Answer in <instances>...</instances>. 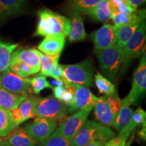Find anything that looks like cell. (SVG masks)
I'll return each mask as SVG.
<instances>
[{
	"instance_id": "obj_1",
	"label": "cell",
	"mask_w": 146,
	"mask_h": 146,
	"mask_svg": "<svg viewBox=\"0 0 146 146\" xmlns=\"http://www.w3.org/2000/svg\"><path fill=\"white\" fill-rule=\"evenodd\" d=\"M39 17L35 36H56L65 38L70 31V21L64 16L47 9L37 12Z\"/></svg>"
},
{
	"instance_id": "obj_2",
	"label": "cell",
	"mask_w": 146,
	"mask_h": 146,
	"mask_svg": "<svg viewBox=\"0 0 146 146\" xmlns=\"http://www.w3.org/2000/svg\"><path fill=\"white\" fill-rule=\"evenodd\" d=\"M114 137L115 133L109 127L87 120L71 140V146H85L95 141L104 143Z\"/></svg>"
},
{
	"instance_id": "obj_3",
	"label": "cell",
	"mask_w": 146,
	"mask_h": 146,
	"mask_svg": "<svg viewBox=\"0 0 146 146\" xmlns=\"http://www.w3.org/2000/svg\"><path fill=\"white\" fill-rule=\"evenodd\" d=\"M121 100L118 94L98 98L94 105V114L100 124L107 127H113L115 118L121 108Z\"/></svg>"
},
{
	"instance_id": "obj_4",
	"label": "cell",
	"mask_w": 146,
	"mask_h": 146,
	"mask_svg": "<svg viewBox=\"0 0 146 146\" xmlns=\"http://www.w3.org/2000/svg\"><path fill=\"white\" fill-rule=\"evenodd\" d=\"M64 78L71 83L89 87L94 85V70L92 61L87 59L76 64L62 65Z\"/></svg>"
},
{
	"instance_id": "obj_5",
	"label": "cell",
	"mask_w": 146,
	"mask_h": 146,
	"mask_svg": "<svg viewBox=\"0 0 146 146\" xmlns=\"http://www.w3.org/2000/svg\"><path fill=\"white\" fill-rule=\"evenodd\" d=\"M102 72L108 80L114 81L123 64V48L115 44L113 46L95 53Z\"/></svg>"
},
{
	"instance_id": "obj_6",
	"label": "cell",
	"mask_w": 146,
	"mask_h": 146,
	"mask_svg": "<svg viewBox=\"0 0 146 146\" xmlns=\"http://www.w3.org/2000/svg\"><path fill=\"white\" fill-rule=\"evenodd\" d=\"M34 112L36 118H49L57 121L66 117L68 112V108L54 96L36 98Z\"/></svg>"
},
{
	"instance_id": "obj_7",
	"label": "cell",
	"mask_w": 146,
	"mask_h": 146,
	"mask_svg": "<svg viewBox=\"0 0 146 146\" xmlns=\"http://www.w3.org/2000/svg\"><path fill=\"white\" fill-rule=\"evenodd\" d=\"M146 91V56L144 53L139 64L133 74L132 87L129 93L123 100L121 106L136 105Z\"/></svg>"
},
{
	"instance_id": "obj_8",
	"label": "cell",
	"mask_w": 146,
	"mask_h": 146,
	"mask_svg": "<svg viewBox=\"0 0 146 146\" xmlns=\"http://www.w3.org/2000/svg\"><path fill=\"white\" fill-rule=\"evenodd\" d=\"M146 40V23L144 21L123 49V68L125 69L133 59L143 54Z\"/></svg>"
},
{
	"instance_id": "obj_9",
	"label": "cell",
	"mask_w": 146,
	"mask_h": 146,
	"mask_svg": "<svg viewBox=\"0 0 146 146\" xmlns=\"http://www.w3.org/2000/svg\"><path fill=\"white\" fill-rule=\"evenodd\" d=\"M91 110L92 109L91 108L81 110L74 112L70 116L63 118L60 120L59 125L57 126L52 135L62 137L72 140L87 120Z\"/></svg>"
},
{
	"instance_id": "obj_10",
	"label": "cell",
	"mask_w": 146,
	"mask_h": 146,
	"mask_svg": "<svg viewBox=\"0 0 146 146\" xmlns=\"http://www.w3.org/2000/svg\"><path fill=\"white\" fill-rule=\"evenodd\" d=\"M0 78L1 88L12 94L29 96L31 93L32 90L29 78H22L16 75L9 68L1 72Z\"/></svg>"
},
{
	"instance_id": "obj_11",
	"label": "cell",
	"mask_w": 146,
	"mask_h": 146,
	"mask_svg": "<svg viewBox=\"0 0 146 146\" xmlns=\"http://www.w3.org/2000/svg\"><path fill=\"white\" fill-rule=\"evenodd\" d=\"M57 128V121L54 119L36 118L27 124L24 129L36 142L49 138Z\"/></svg>"
},
{
	"instance_id": "obj_12",
	"label": "cell",
	"mask_w": 146,
	"mask_h": 146,
	"mask_svg": "<svg viewBox=\"0 0 146 146\" xmlns=\"http://www.w3.org/2000/svg\"><path fill=\"white\" fill-rule=\"evenodd\" d=\"M118 27L114 25H104L91 34L90 37L94 45L95 53L113 46L116 43Z\"/></svg>"
},
{
	"instance_id": "obj_13",
	"label": "cell",
	"mask_w": 146,
	"mask_h": 146,
	"mask_svg": "<svg viewBox=\"0 0 146 146\" xmlns=\"http://www.w3.org/2000/svg\"><path fill=\"white\" fill-rule=\"evenodd\" d=\"M73 84L74 88V96L72 103L68 109L70 113H74L84 109L94 108L98 98L94 96L88 87Z\"/></svg>"
},
{
	"instance_id": "obj_14",
	"label": "cell",
	"mask_w": 146,
	"mask_h": 146,
	"mask_svg": "<svg viewBox=\"0 0 146 146\" xmlns=\"http://www.w3.org/2000/svg\"><path fill=\"white\" fill-rule=\"evenodd\" d=\"M14 62L29 66L35 74L40 70L39 51L35 49H20L14 50L11 56L10 62Z\"/></svg>"
},
{
	"instance_id": "obj_15",
	"label": "cell",
	"mask_w": 146,
	"mask_h": 146,
	"mask_svg": "<svg viewBox=\"0 0 146 146\" xmlns=\"http://www.w3.org/2000/svg\"><path fill=\"white\" fill-rule=\"evenodd\" d=\"M36 98V97L29 96L16 109L10 111L12 122L16 127L30 118H35L34 106Z\"/></svg>"
},
{
	"instance_id": "obj_16",
	"label": "cell",
	"mask_w": 146,
	"mask_h": 146,
	"mask_svg": "<svg viewBox=\"0 0 146 146\" xmlns=\"http://www.w3.org/2000/svg\"><path fill=\"white\" fill-rule=\"evenodd\" d=\"M65 38L56 36H46L38 45L39 52L47 56L61 54L65 46Z\"/></svg>"
},
{
	"instance_id": "obj_17",
	"label": "cell",
	"mask_w": 146,
	"mask_h": 146,
	"mask_svg": "<svg viewBox=\"0 0 146 146\" xmlns=\"http://www.w3.org/2000/svg\"><path fill=\"white\" fill-rule=\"evenodd\" d=\"M102 1L103 0H68L65 9L69 14L89 15L95 7Z\"/></svg>"
},
{
	"instance_id": "obj_18",
	"label": "cell",
	"mask_w": 146,
	"mask_h": 146,
	"mask_svg": "<svg viewBox=\"0 0 146 146\" xmlns=\"http://www.w3.org/2000/svg\"><path fill=\"white\" fill-rule=\"evenodd\" d=\"M70 31L68 34V40L71 42L81 41L86 39L87 34L85 30L83 16L81 14H70Z\"/></svg>"
},
{
	"instance_id": "obj_19",
	"label": "cell",
	"mask_w": 146,
	"mask_h": 146,
	"mask_svg": "<svg viewBox=\"0 0 146 146\" xmlns=\"http://www.w3.org/2000/svg\"><path fill=\"white\" fill-rule=\"evenodd\" d=\"M5 140L10 146H36L37 143L23 128L16 127Z\"/></svg>"
},
{
	"instance_id": "obj_20",
	"label": "cell",
	"mask_w": 146,
	"mask_h": 146,
	"mask_svg": "<svg viewBox=\"0 0 146 146\" xmlns=\"http://www.w3.org/2000/svg\"><path fill=\"white\" fill-rule=\"evenodd\" d=\"M145 10H135L128 14H113L111 19L114 22V26L119 27L135 23H143L145 18Z\"/></svg>"
},
{
	"instance_id": "obj_21",
	"label": "cell",
	"mask_w": 146,
	"mask_h": 146,
	"mask_svg": "<svg viewBox=\"0 0 146 146\" xmlns=\"http://www.w3.org/2000/svg\"><path fill=\"white\" fill-rule=\"evenodd\" d=\"M29 96L12 94L3 88H0V108L12 111L25 100Z\"/></svg>"
},
{
	"instance_id": "obj_22",
	"label": "cell",
	"mask_w": 146,
	"mask_h": 146,
	"mask_svg": "<svg viewBox=\"0 0 146 146\" xmlns=\"http://www.w3.org/2000/svg\"><path fill=\"white\" fill-rule=\"evenodd\" d=\"M144 124H146V112L141 108H138L135 112H133L129 123L124 128L123 130L120 131L119 135L128 139L131 132L136 127L144 125Z\"/></svg>"
},
{
	"instance_id": "obj_23",
	"label": "cell",
	"mask_w": 146,
	"mask_h": 146,
	"mask_svg": "<svg viewBox=\"0 0 146 146\" xmlns=\"http://www.w3.org/2000/svg\"><path fill=\"white\" fill-rule=\"evenodd\" d=\"M112 12L110 8L108 0H103L98 4L91 11L89 16H90L94 21L106 23L111 19Z\"/></svg>"
},
{
	"instance_id": "obj_24",
	"label": "cell",
	"mask_w": 146,
	"mask_h": 146,
	"mask_svg": "<svg viewBox=\"0 0 146 146\" xmlns=\"http://www.w3.org/2000/svg\"><path fill=\"white\" fill-rule=\"evenodd\" d=\"M142 23H135L118 27L116 32V44L123 49L127 42L135 33Z\"/></svg>"
},
{
	"instance_id": "obj_25",
	"label": "cell",
	"mask_w": 146,
	"mask_h": 146,
	"mask_svg": "<svg viewBox=\"0 0 146 146\" xmlns=\"http://www.w3.org/2000/svg\"><path fill=\"white\" fill-rule=\"evenodd\" d=\"M18 45V44L6 43L0 40V73L8 68L11 56Z\"/></svg>"
},
{
	"instance_id": "obj_26",
	"label": "cell",
	"mask_w": 146,
	"mask_h": 146,
	"mask_svg": "<svg viewBox=\"0 0 146 146\" xmlns=\"http://www.w3.org/2000/svg\"><path fill=\"white\" fill-rule=\"evenodd\" d=\"M24 2V0H0V19L17 13Z\"/></svg>"
},
{
	"instance_id": "obj_27",
	"label": "cell",
	"mask_w": 146,
	"mask_h": 146,
	"mask_svg": "<svg viewBox=\"0 0 146 146\" xmlns=\"http://www.w3.org/2000/svg\"><path fill=\"white\" fill-rule=\"evenodd\" d=\"M15 128L10 111L0 108V137H6Z\"/></svg>"
},
{
	"instance_id": "obj_28",
	"label": "cell",
	"mask_w": 146,
	"mask_h": 146,
	"mask_svg": "<svg viewBox=\"0 0 146 146\" xmlns=\"http://www.w3.org/2000/svg\"><path fill=\"white\" fill-rule=\"evenodd\" d=\"M133 112H134L133 110L130 107L122 106L120 110L118 111L117 115H116L113 127L119 132L121 130H123L131 121Z\"/></svg>"
},
{
	"instance_id": "obj_29",
	"label": "cell",
	"mask_w": 146,
	"mask_h": 146,
	"mask_svg": "<svg viewBox=\"0 0 146 146\" xmlns=\"http://www.w3.org/2000/svg\"><path fill=\"white\" fill-rule=\"evenodd\" d=\"M40 57V70L43 76H48L54 66L59 63L60 54L54 56H47L39 51Z\"/></svg>"
},
{
	"instance_id": "obj_30",
	"label": "cell",
	"mask_w": 146,
	"mask_h": 146,
	"mask_svg": "<svg viewBox=\"0 0 146 146\" xmlns=\"http://www.w3.org/2000/svg\"><path fill=\"white\" fill-rule=\"evenodd\" d=\"M94 80L96 86L100 94H105V96H110L116 92L114 85L100 72H97L96 75H94Z\"/></svg>"
},
{
	"instance_id": "obj_31",
	"label": "cell",
	"mask_w": 146,
	"mask_h": 146,
	"mask_svg": "<svg viewBox=\"0 0 146 146\" xmlns=\"http://www.w3.org/2000/svg\"><path fill=\"white\" fill-rule=\"evenodd\" d=\"M110 8L113 14H128L137 10L128 0H108Z\"/></svg>"
},
{
	"instance_id": "obj_32",
	"label": "cell",
	"mask_w": 146,
	"mask_h": 146,
	"mask_svg": "<svg viewBox=\"0 0 146 146\" xmlns=\"http://www.w3.org/2000/svg\"><path fill=\"white\" fill-rule=\"evenodd\" d=\"M31 90L35 94H39L45 89H53V86L47 81L45 76L40 75L29 78Z\"/></svg>"
},
{
	"instance_id": "obj_33",
	"label": "cell",
	"mask_w": 146,
	"mask_h": 146,
	"mask_svg": "<svg viewBox=\"0 0 146 146\" xmlns=\"http://www.w3.org/2000/svg\"><path fill=\"white\" fill-rule=\"evenodd\" d=\"M9 68L12 72L22 78H27L29 76L35 74L29 66L23 63L16 62H10Z\"/></svg>"
},
{
	"instance_id": "obj_34",
	"label": "cell",
	"mask_w": 146,
	"mask_h": 146,
	"mask_svg": "<svg viewBox=\"0 0 146 146\" xmlns=\"http://www.w3.org/2000/svg\"><path fill=\"white\" fill-rule=\"evenodd\" d=\"M36 146H71V140L52 135L46 139L37 142Z\"/></svg>"
},
{
	"instance_id": "obj_35",
	"label": "cell",
	"mask_w": 146,
	"mask_h": 146,
	"mask_svg": "<svg viewBox=\"0 0 146 146\" xmlns=\"http://www.w3.org/2000/svg\"><path fill=\"white\" fill-rule=\"evenodd\" d=\"M127 139L118 135L117 137H114L108 140L104 144V146H126Z\"/></svg>"
},
{
	"instance_id": "obj_36",
	"label": "cell",
	"mask_w": 146,
	"mask_h": 146,
	"mask_svg": "<svg viewBox=\"0 0 146 146\" xmlns=\"http://www.w3.org/2000/svg\"><path fill=\"white\" fill-rule=\"evenodd\" d=\"M48 76L54 78L55 80L62 79V78H64L63 70L62 68V65H60L59 63L55 65L52 71L49 74Z\"/></svg>"
},
{
	"instance_id": "obj_37",
	"label": "cell",
	"mask_w": 146,
	"mask_h": 146,
	"mask_svg": "<svg viewBox=\"0 0 146 146\" xmlns=\"http://www.w3.org/2000/svg\"><path fill=\"white\" fill-rule=\"evenodd\" d=\"M65 90V86H56L53 87V91H54V96L56 99L59 100L60 101V98H61L62 95Z\"/></svg>"
},
{
	"instance_id": "obj_38",
	"label": "cell",
	"mask_w": 146,
	"mask_h": 146,
	"mask_svg": "<svg viewBox=\"0 0 146 146\" xmlns=\"http://www.w3.org/2000/svg\"><path fill=\"white\" fill-rule=\"evenodd\" d=\"M128 1L133 8L135 9L145 2V0H128Z\"/></svg>"
},
{
	"instance_id": "obj_39",
	"label": "cell",
	"mask_w": 146,
	"mask_h": 146,
	"mask_svg": "<svg viewBox=\"0 0 146 146\" xmlns=\"http://www.w3.org/2000/svg\"><path fill=\"white\" fill-rule=\"evenodd\" d=\"M141 126V129L139 131V136L140 138L145 141L146 139V124L142 125Z\"/></svg>"
},
{
	"instance_id": "obj_40",
	"label": "cell",
	"mask_w": 146,
	"mask_h": 146,
	"mask_svg": "<svg viewBox=\"0 0 146 146\" xmlns=\"http://www.w3.org/2000/svg\"><path fill=\"white\" fill-rule=\"evenodd\" d=\"M103 144H104V143H102V142H100V141H95L91 142V143H88L85 146H101L102 145H103Z\"/></svg>"
},
{
	"instance_id": "obj_41",
	"label": "cell",
	"mask_w": 146,
	"mask_h": 146,
	"mask_svg": "<svg viewBox=\"0 0 146 146\" xmlns=\"http://www.w3.org/2000/svg\"><path fill=\"white\" fill-rule=\"evenodd\" d=\"M0 146H10L5 139L0 138Z\"/></svg>"
},
{
	"instance_id": "obj_42",
	"label": "cell",
	"mask_w": 146,
	"mask_h": 146,
	"mask_svg": "<svg viewBox=\"0 0 146 146\" xmlns=\"http://www.w3.org/2000/svg\"><path fill=\"white\" fill-rule=\"evenodd\" d=\"M130 145H131V142L129 143H126V146H130Z\"/></svg>"
},
{
	"instance_id": "obj_43",
	"label": "cell",
	"mask_w": 146,
	"mask_h": 146,
	"mask_svg": "<svg viewBox=\"0 0 146 146\" xmlns=\"http://www.w3.org/2000/svg\"><path fill=\"white\" fill-rule=\"evenodd\" d=\"M1 78H0V88H1Z\"/></svg>"
},
{
	"instance_id": "obj_44",
	"label": "cell",
	"mask_w": 146,
	"mask_h": 146,
	"mask_svg": "<svg viewBox=\"0 0 146 146\" xmlns=\"http://www.w3.org/2000/svg\"><path fill=\"white\" fill-rule=\"evenodd\" d=\"M101 146H104V144H103V145H102Z\"/></svg>"
}]
</instances>
